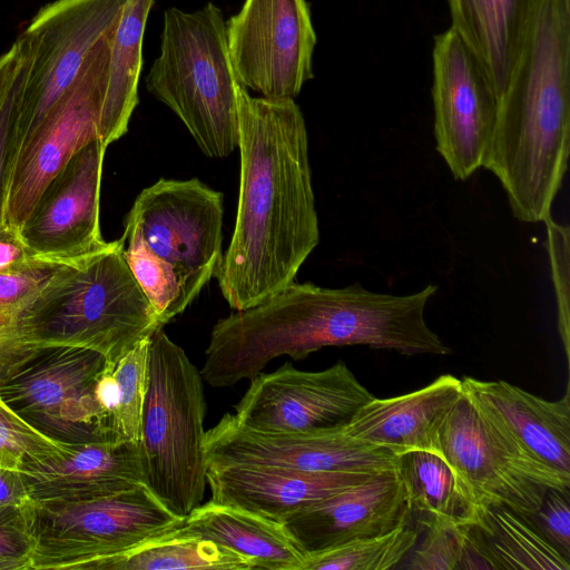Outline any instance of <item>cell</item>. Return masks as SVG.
Wrapping results in <instances>:
<instances>
[{
    "label": "cell",
    "instance_id": "1",
    "mask_svg": "<svg viewBox=\"0 0 570 570\" xmlns=\"http://www.w3.org/2000/svg\"><path fill=\"white\" fill-rule=\"evenodd\" d=\"M239 195L234 233L215 273L234 311L293 282L320 242L308 137L294 99L237 89Z\"/></svg>",
    "mask_w": 570,
    "mask_h": 570
},
{
    "label": "cell",
    "instance_id": "2",
    "mask_svg": "<svg viewBox=\"0 0 570 570\" xmlns=\"http://www.w3.org/2000/svg\"><path fill=\"white\" fill-rule=\"evenodd\" d=\"M438 286L406 295L372 292L360 283L328 288L291 282L262 303L214 325L208 354L228 385L252 380L272 360L298 361L327 346L366 345L405 356L449 355L424 311Z\"/></svg>",
    "mask_w": 570,
    "mask_h": 570
},
{
    "label": "cell",
    "instance_id": "3",
    "mask_svg": "<svg viewBox=\"0 0 570 570\" xmlns=\"http://www.w3.org/2000/svg\"><path fill=\"white\" fill-rule=\"evenodd\" d=\"M569 147L570 0H533L482 166L500 181L518 220L551 215Z\"/></svg>",
    "mask_w": 570,
    "mask_h": 570
},
{
    "label": "cell",
    "instance_id": "4",
    "mask_svg": "<svg viewBox=\"0 0 570 570\" xmlns=\"http://www.w3.org/2000/svg\"><path fill=\"white\" fill-rule=\"evenodd\" d=\"M224 197L197 178H161L125 217L122 256L165 326L215 276L223 253Z\"/></svg>",
    "mask_w": 570,
    "mask_h": 570
},
{
    "label": "cell",
    "instance_id": "5",
    "mask_svg": "<svg viewBox=\"0 0 570 570\" xmlns=\"http://www.w3.org/2000/svg\"><path fill=\"white\" fill-rule=\"evenodd\" d=\"M159 328L117 239L57 266L23 314L18 345L79 346L116 363Z\"/></svg>",
    "mask_w": 570,
    "mask_h": 570
},
{
    "label": "cell",
    "instance_id": "6",
    "mask_svg": "<svg viewBox=\"0 0 570 570\" xmlns=\"http://www.w3.org/2000/svg\"><path fill=\"white\" fill-rule=\"evenodd\" d=\"M223 12L212 2L164 12L160 50L146 77L148 91L183 121L212 158L238 146L236 80Z\"/></svg>",
    "mask_w": 570,
    "mask_h": 570
},
{
    "label": "cell",
    "instance_id": "7",
    "mask_svg": "<svg viewBox=\"0 0 570 570\" xmlns=\"http://www.w3.org/2000/svg\"><path fill=\"white\" fill-rule=\"evenodd\" d=\"M203 382L200 371L164 328L150 336L139 442L145 484L181 518L202 503L207 484Z\"/></svg>",
    "mask_w": 570,
    "mask_h": 570
},
{
    "label": "cell",
    "instance_id": "8",
    "mask_svg": "<svg viewBox=\"0 0 570 570\" xmlns=\"http://www.w3.org/2000/svg\"><path fill=\"white\" fill-rule=\"evenodd\" d=\"M31 569L94 570L102 560L179 527L145 484L90 500H30L23 507Z\"/></svg>",
    "mask_w": 570,
    "mask_h": 570
},
{
    "label": "cell",
    "instance_id": "9",
    "mask_svg": "<svg viewBox=\"0 0 570 570\" xmlns=\"http://www.w3.org/2000/svg\"><path fill=\"white\" fill-rule=\"evenodd\" d=\"M107 363L85 347L20 344L0 365V401L59 443L118 441L95 395Z\"/></svg>",
    "mask_w": 570,
    "mask_h": 570
},
{
    "label": "cell",
    "instance_id": "10",
    "mask_svg": "<svg viewBox=\"0 0 570 570\" xmlns=\"http://www.w3.org/2000/svg\"><path fill=\"white\" fill-rule=\"evenodd\" d=\"M126 0H56L19 37L27 67L18 153L69 90L98 45L117 27ZM17 159V158H16Z\"/></svg>",
    "mask_w": 570,
    "mask_h": 570
},
{
    "label": "cell",
    "instance_id": "11",
    "mask_svg": "<svg viewBox=\"0 0 570 570\" xmlns=\"http://www.w3.org/2000/svg\"><path fill=\"white\" fill-rule=\"evenodd\" d=\"M438 446L481 509L503 507L529 517L547 489L569 493L570 481L519 455L464 390L440 428Z\"/></svg>",
    "mask_w": 570,
    "mask_h": 570
},
{
    "label": "cell",
    "instance_id": "12",
    "mask_svg": "<svg viewBox=\"0 0 570 570\" xmlns=\"http://www.w3.org/2000/svg\"><path fill=\"white\" fill-rule=\"evenodd\" d=\"M237 82L267 99H294L313 76L316 32L306 0H245L226 22Z\"/></svg>",
    "mask_w": 570,
    "mask_h": 570
},
{
    "label": "cell",
    "instance_id": "13",
    "mask_svg": "<svg viewBox=\"0 0 570 570\" xmlns=\"http://www.w3.org/2000/svg\"><path fill=\"white\" fill-rule=\"evenodd\" d=\"M249 381L233 416L240 425L265 433L342 431L374 397L343 361L317 372L301 371L286 362Z\"/></svg>",
    "mask_w": 570,
    "mask_h": 570
},
{
    "label": "cell",
    "instance_id": "14",
    "mask_svg": "<svg viewBox=\"0 0 570 570\" xmlns=\"http://www.w3.org/2000/svg\"><path fill=\"white\" fill-rule=\"evenodd\" d=\"M114 31L92 51L76 81L17 156L4 222L18 229L57 173L79 149L99 138V117Z\"/></svg>",
    "mask_w": 570,
    "mask_h": 570
},
{
    "label": "cell",
    "instance_id": "15",
    "mask_svg": "<svg viewBox=\"0 0 570 570\" xmlns=\"http://www.w3.org/2000/svg\"><path fill=\"white\" fill-rule=\"evenodd\" d=\"M434 139L452 176L466 180L483 166L499 107L478 58L452 29L434 37Z\"/></svg>",
    "mask_w": 570,
    "mask_h": 570
},
{
    "label": "cell",
    "instance_id": "16",
    "mask_svg": "<svg viewBox=\"0 0 570 570\" xmlns=\"http://www.w3.org/2000/svg\"><path fill=\"white\" fill-rule=\"evenodd\" d=\"M207 466L261 464L309 472L376 474L397 470L399 455L352 438L343 430L317 434L249 430L226 413L205 432Z\"/></svg>",
    "mask_w": 570,
    "mask_h": 570
},
{
    "label": "cell",
    "instance_id": "17",
    "mask_svg": "<svg viewBox=\"0 0 570 570\" xmlns=\"http://www.w3.org/2000/svg\"><path fill=\"white\" fill-rule=\"evenodd\" d=\"M106 149L99 138L85 145L38 197L19 228L22 240L37 258L67 262L108 245L99 225Z\"/></svg>",
    "mask_w": 570,
    "mask_h": 570
},
{
    "label": "cell",
    "instance_id": "18",
    "mask_svg": "<svg viewBox=\"0 0 570 570\" xmlns=\"http://www.w3.org/2000/svg\"><path fill=\"white\" fill-rule=\"evenodd\" d=\"M412 517L406 488L394 470L312 503L282 523L308 559L355 539L385 534L411 523Z\"/></svg>",
    "mask_w": 570,
    "mask_h": 570
},
{
    "label": "cell",
    "instance_id": "19",
    "mask_svg": "<svg viewBox=\"0 0 570 570\" xmlns=\"http://www.w3.org/2000/svg\"><path fill=\"white\" fill-rule=\"evenodd\" d=\"M464 392L513 450L570 480V391L547 401L504 381L462 380Z\"/></svg>",
    "mask_w": 570,
    "mask_h": 570
},
{
    "label": "cell",
    "instance_id": "20",
    "mask_svg": "<svg viewBox=\"0 0 570 570\" xmlns=\"http://www.w3.org/2000/svg\"><path fill=\"white\" fill-rule=\"evenodd\" d=\"M21 474L33 501L90 500L145 483L140 443L125 440L69 445Z\"/></svg>",
    "mask_w": 570,
    "mask_h": 570
},
{
    "label": "cell",
    "instance_id": "21",
    "mask_svg": "<svg viewBox=\"0 0 570 570\" xmlns=\"http://www.w3.org/2000/svg\"><path fill=\"white\" fill-rule=\"evenodd\" d=\"M371 475L358 472H309L261 464H228L207 466L206 482L210 488V500L283 522L309 504L356 485Z\"/></svg>",
    "mask_w": 570,
    "mask_h": 570
},
{
    "label": "cell",
    "instance_id": "22",
    "mask_svg": "<svg viewBox=\"0 0 570 570\" xmlns=\"http://www.w3.org/2000/svg\"><path fill=\"white\" fill-rule=\"evenodd\" d=\"M462 394L461 380L443 374L426 386L403 395L374 396L343 431L396 455L412 450L439 453L440 428Z\"/></svg>",
    "mask_w": 570,
    "mask_h": 570
},
{
    "label": "cell",
    "instance_id": "23",
    "mask_svg": "<svg viewBox=\"0 0 570 570\" xmlns=\"http://www.w3.org/2000/svg\"><path fill=\"white\" fill-rule=\"evenodd\" d=\"M176 529L229 549L255 569L306 570L307 556L283 523L246 509L209 500L193 509Z\"/></svg>",
    "mask_w": 570,
    "mask_h": 570
},
{
    "label": "cell",
    "instance_id": "24",
    "mask_svg": "<svg viewBox=\"0 0 570 570\" xmlns=\"http://www.w3.org/2000/svg\"><path fill=\"white\" fill-rule=\"evenodd\" d=\"M451 28L483 67L500 98L519 59L533 0H446Z\"/></svg>",
    "mask_w": 570,
    "mask_h": 570
},
{
    "label": "cell",
    "instance_id": "25",
    "mask_svg": "<svg viewBox=\"0 0 570 570\" xmlns=\"http://www.w3.org/2000/svg\"><path fill=\"white\" fill-rule=\"evenodd\" d=\"M474 569L569 570L570 564L524 517L488 507L466 534L464 570Z\"/></svg>",
    "mask_w": 570,
    "mask_h": 570
},
{
    "label": "cell",
    "instance_id": "26",
    "mask_svg": "<svg viewBox=\"0 0 570 570\" xmlns=\"http://www.w3.org/2000/svg\"><path fill=\"white\" fill-rule=\"evenodd\" d=\"M155 0H126L114 31L107 82L99 117V138L108 147L128 130L138 105L142 40Z\"/></svg>",
    "mask_w": 570,
    "mask_h": 570
},
{
    "label": "cell",
    "instance_id": "27",
    "mask_svg": "<svg viewBox=\"0 0 570 570\" xmlns=\"http://www.w3.org/2000/svg\"><path fill=\"white\" fill-rule=\"evenodd\" d=\"M397 471L406 488L412 512L421 527L429 523L473 525L483 509L462 479L438 452L412 450L399 455Z\"/></svg>",
    "mask_w": 570,
    "mask_h": 570
},
{
    "label": "cell",
    "instance_id": "28",
    "mask_svg": "<svg viewBox=\"0 0 570 570\" xmlns=\"http://www.w3.org/2000/svg\"><path fill=\"white\" fill-rule=\"evenodd\" d=\"M254 570L253 563L209 540L176 528L126 552L100 561L94 570Z\"/></svg>",
    "mask_w": 570,
    "mask_h": 570
},
{
    "label": "cell",
    "instance_id": "29",
    "mask_svg": "<svg viewBox=\"0 0 570 570\" xmlns=\"http://www.w3.org/2000/svg\"><path fill=\"white\" fill-rule=\"evenodd\" d=\"M419 539L411 523L385 534L355 539L315 553L306 570H387L397 568Z\"/></svg>",
    "mask_w": 570,
    "mask_h": 570
},
{
    "label": "cell",
    "instance_id": "30",
    "mask_svg": "<svg viewBox=\"0 0 570 570\" xmlns=\"http://www.w3.org/2000/svg\"><path fill=\"white\" fill-rule=\"evenodd\" d=\"M150 337L141 341L114 364L118 383V405L112 415L116 435L140 442L141 415L145 403Z\"/></svg>",
    "mask_w": 570,
    "mask_h": 570
},
{
    "label": "cell",
    "instance_id": "31",
    "mask_svg": "<svg viewBox=\"0 0 570 570\" xmlns=\"http://www.w3.org/2000/svg\"><path fill=\"white\" fill-rule=\"evenodd\" d=\"M60 263L39 258L26 269L0 274V365L18 346L26 309Z\"/></svg>",
    "mask_w": 570,
    "mask_h": 570
},
{
    "label": "cell",
    "instance_id": "32",
    "mask_svg": "<svg viewBox=\"0 0 570 570\" xmlns=\"http://www.w3.org/2000/svg\"><path fill=\"white\" fill-rule=\"evenodd\" d=\"M41 434L0 401V468L20 470L68 449Z\"/></svg>",
    "mask_w": 570,
    "mask_h": 570
},
{
    "label": "cell",
    "instance_id": "33",
    "mask_svg": "<svg viewBox=\"0 0 570 570\" xmlns=\"http://www.w3.org/2000/svg\"><path fill=\"white\" fill-rule=\"evenodd\" d=\"M470 525L429 523L425 534L411 550L404 568L410 570H463Z\"/></svg>",
    "mask_w": 570,
    "mask_h": 570
},
{
    "label": "cell",
    "instance_id": "34",
    "mask_svg": "<svg viewBox=\"0 0 570 570\" xmlns=\"http://www.w3.org/2000/svg\"><path fill=\"white\" fill-rule=\"evenodd\" d=\"M21 58L10 87L0 106V225L4 223L9 184L18 153L20 99L26 76L27 57L20 38Z\"/></svg>",
    "mask_w": 570,
    "mask_h": 570
},
{
    "label": "cell",
    "instance_id": "35",
    "mask_svg": "<svg viewBox=\"0 0 570 570\" xmlns=\"http://www.w3.org/2000/svg\"><path fill=\"white\" fill-rule=\"evenodd\" d=\"M543 223L547 227V249L557 301L558 328L569 357V227L557 223L551 215Z\"/></svg>",
    "mask_w": 570,
    "mask_h": 570
},
{
    "label": "cell",
    "instance_id": "36",
    "mask_svg": "<svg viewBox=\"0 0 570 570\" xmlns=\"http://www.w3.org/2000/svg\"><path fill=\"white\" fill-rule=\"evenodd\" d=\"M570 493L547 489L541 505L524 517L529 524L570 561Z\"/></svg>",
    "mask_w": 570,
    "mask_h": 570
},
{
    "label": "cell",
    "instance_id": "37",
    "mask_svg": "<svg viewBox=\"0 0 570 570\" xmlns=\"http://www.w3.org/2000/svg\"><path fill=\"white\" fill-rule=\"evenodd\" d=\"M24 505H0V570H29L30 539Z\"/></svg>",
    "mask_w": 570,
    "mask_h": 570
},
{
    "label": "cell",
    "instance_id": "38",
    "mask_svg": "<svg viewBox=\"0 0 570 570\" xmlns=\"http://www.w3.org/2000/svg\"><path fill=\"white\" fill-rule=\"evenodd\" d=\"M37 259L14 226L0 225V274L14 273L31 266Z\"/></svg>",
    "mask_w": 570,
    "mask_h": 570
},
{
    "label": "cell",
    "instance_id": "39",
    "mask_svg": "<svg viewBox=\"0 0 570 570\" xmlns=\"http://www.w3.org/2000/svg\"><path fill=\"white\" fill-rule=\"evenodd\" d=\"M29 501L21 471L0 468V505L21 507Z\"/></svg>",
    "mask_w": 570,
    "mask_h": 570
},
{
    "label": "cell",
    "instance_id": "40",
    "mask_svg": "<svg viewBox=\"0 0 570 570\" xmlns=\"http://www.w3.org/2000/svg\"><path fill=\"white\" fill-rule=\"evenodd\" d=\"M20 58L21 47L18 40L0 57V106L18 69Z\"/></svg>",
    "mask_w": 570,
    "mask_h": 570
}]
</instances>
